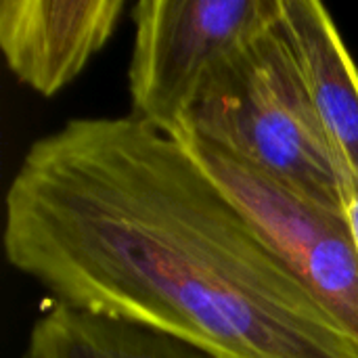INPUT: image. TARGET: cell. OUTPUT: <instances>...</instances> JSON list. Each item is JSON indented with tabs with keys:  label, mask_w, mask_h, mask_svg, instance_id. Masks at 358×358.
I'll list each match as a JSON object with an SVG mask.
<instances>
[{
	"label": "cell",
	"mask_w": 358,
	"mask_h": 358,
	"mask_svg": "<svg viewBox=\"0 0 358 358\" xmlns=\"http://www.w3.org/2000/svg\"><path fill=\"white\" fill-rule=\"evenodd\" d=\"M2 245L57 302L218 358H358L185 143L134 115L36 141L6 191Z\"/></svg>",
	"instance_id": "obj_1"
},
{
	"label": "cell",
	"mask_w": 358,
	"mask_h": 358,
	"mask_svg": "<svg viewBox=\"0 0 358 358\" xmlns=\"http://www.w3.org/2000/svg\"><path fill=\"white\" fill-rule=\"evenodd\" d=\"M180 138L216 145L304 197L344 212L348 174L331 149L279 23L208 80Z\"/></svg>",
	"instance_id": "obj_2"
},
{
	"label": "cell",
	"mask_w": 358,
	"mask_h": 358,
	"mask_svg": "<svg viewBox=\"0 0 358 358\" xmlns=\"http://www.w3.org/2000/svg\"><path fill=\"white\" fill-rule=\"evenodd\" d=\"M132 19V115L180 138L208 80L279 23L281 0H141Z\"/></svg>",
	"instance_id": "obj_3"
},
{
	"label": "cell",
	"mask_w": 358,
	"mask_h": 358,
	"mask_svg": "<svg viewBox=\"0 0 358 358\" xmlns=\"http://www.w3.org/2000/svg\"><path fill=\"white\" fill-rule=\"evenodd\" d=\"M180 141L358 344V252L344 212L304 197L216 145Z\"/></svg>",
	"instance_id": "obj_4"
},
{
	"label": "cell",
	"mask_w": 358,
	"mask_h": 358,
	"mask_svg": "<svg viewBox=\"0 0 358 358\" xmlns=\"http://www.w3.org/2000/svg\"><path fill=\"white\" fill-rule=\"evenodd\" d=\"M124 0H2L0 48L19 82L52 96L107 44Z\"/></svg>",
	"instance_id": "obj_5"
},
{
	"label": "cell",
	"mask_w": 358,
	"mask_h": 358,
	"mask_svg": "<svg viewBox=\"0 0 358 358\" xmlns=\"http://www.w3.org/2000/svg\"><path fill=\"white\" fill-rule=\"evenodd\" d=\"M281 31L348 178L358 180V65L329 10L317 0H281Z\"/></svg>",
	"instance_id": "obj_6"
},
{
	"label": "cell",
	"mask_w": 358,
	"mask_h": 358,
	"mask_svg": "<svg viewBox=\"0 0 358 358\" xmlns=\"http://www.w3.org/2000/svg\"><path fill=\"white\" fill-rule=\"evenodd\" d=\"M23 358H218L153 327L55 302L31 327Z\"/></svg>",
	"instance_id": "obj_7"
},
{
	"label": "cell",
	"mask_w": 358,
	"mask_h": 358,
	"mask_svg": "<svg viewBox=\"0 0 358 358\" xmlns=\"http://www.w3.org/2000/svg\"><path fill=\"white\" fill-rule=\"evenodd\" d=\"M344 216L350 227L358 252V180H352V178H348L344 187Z\"/></svg>",
	"instance_id": "obj_8"
}]
</instances>
